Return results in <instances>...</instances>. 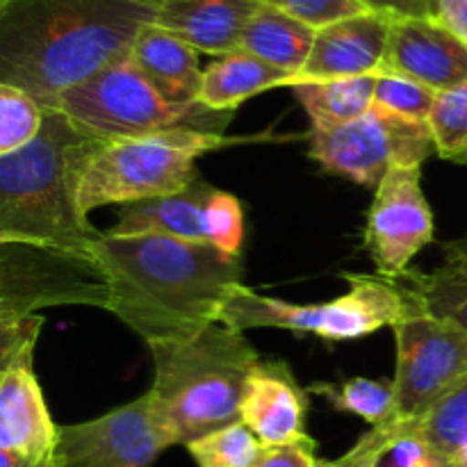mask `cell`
<instances>
[{
	"instance_id": "20",
	"label": "cell",
	"mask_w": 467,
	"mask_h": 467,
	"mask_svg": "<svg viewBox=\"0 0 467 467\" xmlns=\"http://www.w3.org/2000/svg\"><path fill=\"white\" fill-rule=\"evenodd\" d=\"M292 82L295 78L290 73L263 62L255 55L235 50L203 68L199 103L213 112H235L244 100L276 87L290 89Z\"/></svg>"
},
{
	"instance_id": "22",
	"label": "cell",
	"mask_w": 467,
	"mask_h": 467,
	"mask_svg": "<svg viewBox=\"0 0 467 467\" xmlns=\"http://www.w3.org/2000/svg\"><path fill=\"white\" fill-rule=\"evenodd\" d=\"M377 76L299 82L292 87V94L313 128H337L365 117L374 108Z\"/></svg>"
},
{
	"instance_id": "18",
	"label": "cell",
	"mask_w": 467,
	"mask_h": 467,
	"mask_svg": "<svg viewBox=\"0 0 467 467\" xmlns=\"http://www.w3.org/2000/svg\"><path fill=\"white\" fill-rule=\"evenodd\" d=\"M213 194L214 187L199 176L178 194L121 205L117 223L105 233L119 237L155 235L185 242H208L205 210Z\"/></svg>"
},
{
	"instance_id": "26",
	"label": "cell",
	"mask_w": 467,
	"mask_h": 467,
	"mask_svg": "<svg viewBox=\"0 0 467 467\" xmlns=\"http://www.w3.org/2000/svg\"><path fill=\"white\" fill-rule=\"evenodd\" d=\"M46 108L27 91L0 82V155L26 149L44 130Z\"/></svg>"
},
{
	"instance_id": "30",
	"label": "cell",
	"mask_w": 467,
	"mask_h": 467,
	"mask_svg": "<svg viewBox=\"0 0 467 467\" xmlns=\"http://www.w3.org/2000/svg\"><path fill=\"white\" fill-rule=\"evenodd\" d=\"M374 467H450V463L418 431V422L392 420Z\"/></svg>"
},
{
	"instance_id": "17",
	"label": "cell",
	"mask_w": 467,
	"mask_h": 467,
	"mask_svg": "<svg viewBox=\"0 0 467 467\" xmlns=\"http://www.w3.org/2000/svg\"><path fill=\"white\" fill-rule=\"evenodd\" d=\"M255 9L251 0H160L153 23L199 53L223 57L240 50Z\"/></svg>"
},
{
	"instance_id": "39",
	"label": "cell",
	"mask_w": 467,
	"mask_h": 467,
	"mask_svg": "<svg viewBox=\"0 0 467 467\" xmlns=\"http://www.w3.org/2000/svg\"><path fill=\"white\" fill-rule=\"evenodd\" d=\"M429 3H431V5H433V7H436V0H429ZM436 12H438V9H436Z\"/></svg>"
},
{
	"instance_id": "16",
	"label": "cell",
	"mask_w": 467,
	"mask_h": 467,
	"mask_svg": "<svg viewBox=\"0 0 467 467\" xmlns=\"http://www.w3.org/2000/svg\"><path fill=\"white\" fill-rule=\"evenodd\" d=\"M306 390L285 360H260L251 372L240 406V420L265 447L290 445L306 433Z\"/></svg>"
},
{
	"instance_id": "1",
	"label": "cell",
	"mask_w": 467,
	"mask_h": 467,
	"mask_svg": "<svg viewBox=\"0 0 467 467\" xmlns=\"http://www.w3.org/2000/svg\"><path fill=\"white\" fill-rule=\"evenodd\" d=\"M96 255L112 290L108 310L149 347L187 340L222 322L231 296L244 287L242 258L208 242L103 233Z\"/></svg>"
},
{
	"instance_id": "9",
	"label": "cell",
	"mask_w": 467,
	"mask_h": 467,
	"mask_svg": "<svg viewBox=\"0 0 467 467\" xmlns=\"http://www.w3.org/2000/svg\"><path fill=\"white\" fill-rule=\"evenodd\" d=\"M112 290L99 255L55 246L0 242V324L55 306L109 308Z\"/></svg>"
},
{
	"instance_id": "19",
	"label": "cell",
	"mask_w": 467,
	"mask_h": 467,
	"mask_svg": "<svg viewBox=\"0 0 467 467\" xmlns=\"http://www.w3.org/2000/svg\"><path fill=\"white\" fill-rule=\"evenodd\" d=\"M132 59L150 85L176 105H196L203 85L199 50L155 23L137 35L130 48Z\"/></svg>"
},
{
	"instance_id": "4",
	"label": "cell",
	"mask_w": 467,
	"mask_h": 467,
	"mask_svg": "<svg viewBox=\"0 0 467 467\" xmlns=\"http://www.w3.org/2000/svg\"><path fill=\"white\" fill-rule=\"evenodd\" d=\"M149 349L155 365L149 397L171 447H187L240 420L246 383L260 363L244 333L214 322L199 336Z\"/></svg>"
},
{
	"instance_id": "21",
	"label": "cell",
	"mask_w": 467,
	"mask_h": 467,
	"mask_svg": "<svg viewBox=\"0 0 467 467\" xmlns=\"http://www.w3.org/2000/svg\"><path fill=\"white\" fill-rule=\"evenodd\" d=\"M317 30L272 7H260L246 23L240 50L255 55L263 62L296 76L313 50ZM295 85V82H292Z\"/></svg>"
},
{
	"instance_id": "15",
	"label": "cell",
	"mask_w": 467,
	"mask_h": 467,
	"mask_svg": "<svg viewBox=\"0 0 467 467\" xmlns=\"http://www.w3.org/2000/svg\"><path fill=\"white\" fill-rule=\"evenodd\" d=\"M392 14L369 12L319 27L295 85L336 78L377 76L386 59ZM292 85V87H295ZM290 87V89H292Z\"/></svg>"
},
{
	"instance_id": "6",
	"label": "cell",
	"mask_w": 467,
	"mask_h": 467,
	"mask_svg": "<svg viewBox=\"0 0 467 467\" xmlns=\"http://www.w3.org/2000/svg\"><path fill=\"white\" fill-rule=\"evenodd\" d=\"M223 132L169 130L140 140L103 141L87 162L78 190L85 217L103 205H130L187 190L199 178L196 160L237 144Z\"/></svg>"
},
{
	"instance_id": "40",
	"label": "cell",
	"mask_w": 467,
	"mask_h": 467,
	"mask_svg": "<svg viewBox=\"0 0 467 467\" xmlns=\"http://www.w3.org/2000/svg\"><path fill=\"white\" fill-rule=\"evenodd\" d=\"M3 3H7V0H0V5H3Z\"/></svg>"
},
{
	"instance_id": "34",
	"label": "cell",
	"mask_w": 467,
	"mask_h": 467,
	"mask_svg": "<svg viewBox=\"0 0 467 467\" xmlns=\"http://www.w3.org/2000/svg\"><path fill=\"white\" fill-rule=\"evenodd\" d=\"M388 429H390V422L372 427L347 454L336 461H322V467H374V461L388 438Z\"/></svg>"
},
{
	"instance_id": "32",
	"label": "cell",
	"mask_w": 467,
	"mask_h": 467,
	"mask_svg": "<svg viewBox=\"0 0 467 467\" xmlns=\"http://www.w3.org/2000/svg\"><path fill=\"white\" fill-rule=\"evenodd\" d=\"M260 7H272L306 26L319 27L331 26V23L342 21V18L358 16V14L369 12L363 0H251Z\"/></svg>"
},
{
	"instance_id": "14",
	"label": "cell",
	"mask_w": 467,
	"mask_h": 467,
	"mask_svg": "<svg viewBox=\"0 0 467 467\" xmlns=\"http://www.w3.org/2000/svg\"><path fill=\"white\" fill-rule=\"evenodd\" d=\"M59 427L35 374V351L0 360V450L55 463Z\"/></svg>"
},
{
	"instance_id": "7",
	"label": "cell",
	"mask_w": 467,
	"mask_h": 467,
	"mask_svg": "<svg viewBox=\"0 0 467 467\" xmlns=\"http://www.w3.org/2000/svg\"><path fill=\"white\" fill-rule=\"evenodd\" d=\"M349 292L324 304H292L240 287L226 304L222 322L237 331L285 328L313 333L331 342L358 340L379 328L395 327L404 315V290L397 278L345 274Z\"/></svg>"
},
{
	"instance_id": "35",
	"label": "cell",
	"mask_w": 467,
	"mask_h": 467,
	"mask_svg": "<svg viewBox=\"0 0 467 467\" xmlns=\"http://www.w3.org/2000/svg\"><path fill=\"white\" fill-rule=\"evenodd\" d=\"M374 12H386L392 16H438L436 7L429 0H363Z\"/></svg>"
},
{
	"instance_id": "8",
	"label": "cell",
	"mask_w": 467,
	"mask_h": 467,
	"mask_svg": "<svg viewBox=\"0 0 467 467\" xmlns=\"http://www.w3.org/2000/svg\"><path fill=\"white\" fill-rule=\"evenodd\" d=\"M397 281L404 290V315L392 327L397 342L395 420L420 422L467 377V331L433 315L409 283Z\"/></svg>"
},
{
	"instance_id": "29",
	"label": "cell",
	"mask_w": 467,
	"mask_h": 467,
	"mask_svg": "<svg viewBox=\"0 0 467 467\" xmlns=\"http://www.w3.org/2000/svg\"><path fill=\"white\" fill-rule=\"evenodd\" d=\"M441 91L395 73H379L374 105L410 121H429Z\"/></svg>"
},
{
	"instance_id": "11",
	"label": "cell",
	"mask_w": 467,
	"mask_h": 467,
	"mask_svg": "<svg viewBox=\"0 0 467 467\" xmlns=\"http://www.w3.org/2000/svg\"><path fill=\"white\" fill-rule=\"evenodd\" d=\"M169 447L146 392L100 418L59 427L55 467H150Z\"/></svg>"
},
{
	"instance_id": "24",
	"label": "cell",
	"mask_w": 467,
	"mask_h": 467,
	"mask_svg": "<svg viewBox=\"0 0 467 467\" xmlns=\"http://www.w3.org/2000/svg\"><path fill=\"white\" fill-rule=\"evenodd\" d=\"M322 395L333 409L365 420L369 427H381L395 420V383L354 377L340 383H315L308 388Z\"/></svg>"
},
{
	"instance_id": "3",
	"label": "cell",
	"mask_w": 467,
	"mask_h": 467,
	"mask_svg": "<svg viewBox=\"0 0 467 467\" xmlns=\"http://www.w3.org/2000/svg\"><path fill=\"white\" fill-rule=\"evenodd\" d=\"M100 144L59 109H46L39 137L0 155V242L94 254L103 233L82 214L78 190Z\"/></svg>"
},
{
	"instance_id": "38",
	"label": "cell",
	"mask_w": 467,
	"mask_h": 467,
	"mask_svg": "<svg viewBox=\"0 0 467 467\" xmlns=\"http://www.w3.org/2000/svg\"><path fill=\"white\" fill-rule=\"evenodd\" d=\"M447 463H450V467H467V442L456 454H451V459Z\"/></svg>"
},
{
	"instance_id": "10",
	"label": "cell",
	"mask_w": 467,
	"mask_h": 467,
	"mask_svg": "<svg viewBox=\"0 0 467 467\" xmlns=\"http://www.w3.org/2000/svg\"><path fill=\"white\" fill-rule=\"evenodd\" d=\"M436 153L429 121H410L374 105L337 128H313L310 158L333 176L374 187L395 167H422Z\"/></svg>"
},
{
	"instance_id": "5",
	"label": "cell",
	"mask_w": 467,
	"mask_h": 467,
	"mask_svg": "<svg viewBox=\"0 0 467 467\" xmlns=\"http://www.w3.org/2000/svg\"><path fill=\"white\" fill-rule=\"evenodd\" d=\"M55 109L100 141L140 140L169 130L222 132L233 112H213L164 99L140 71L130 53L59 96Z\"/></svg>"
},
{
	"instance_id": "13",
	"label": "cell",
	"mask_w": 467,
	"mask_h": 467,
	"mask_svg": "<svg viewBox=\"0 0 467 467\" xmlns=\"http://www.w3.org/2000/svg\"><path fill=\"white\" fill-rule=\"evenodd\" d=\"M381 73L454 89L467 82V44L441 16H392Z\"/></svg>"
},
{
	"instance_id": "2",
	"label": "cell",
	"mask_w": 467,
	"mask_h": 467,
	"mask_svg": "<svg viewBox=\"0 0 467 467\" xmlns=\"http://www.w3.org/2000/svg\"><path fill=\"white\" fill-rule=\"evenodd\" d=\"M160 0H7L0 5V82L55 109L59 96L130 53Z\"/></svg>"
},
{
	"instance_id": "12",
	"label": "cell",
	"mask_w": 467,
	"mask_h": 467,
	"mask_svg": "<svg viewBox=\"0 0 467 467\" xmlns=\"http://www.w3.org/2000/svg\"><path fill=\"white\" fill-rule=\"evenodd\" d=\"M365 249L379 276L400 278L433 242V213L422 190V167H395L374 192Z\"/></svg>"
},
{
	"instance_id": "31",
	"label": "cell",
	"mask_w": 467,
	"mask_h": 467,
	"mask_svg": "<svg viewBox=\"0 0 467 467\" xmlns=\"http://www.w3.org/2000/svg\"><path fill=\"white\" fill-rule=\"evenodd\" d=\"M205 233L210 244L222 254L240 258L244 244V208L235 194L214 190L205 210Z\"/></svg>"
},
{
	"instance_id": "33",
	"label": "cell",
	"mask_w": 467,
	"mask_h": 467,
	"mask_svg": "<svg viewBox=\"0 0 467 467\" xmlns=\"http://www.w3.org/2000/svg\"><path fill=\"white\" fill-rule=\"evenodd\" d=\"M254 467H322V461L315 456V441L308 436L290 445L265 447Z\"/></svg>"
},
{
	"instance_id": "23",
	"label": "cell",
	"mask_w": 467,
	"mask_h": 467,
	"mask_svg": "<svg viewBox=\"0 0 467 467\" xmlns=\"http://www.w3.org/2000/svg\"><path fill=\"white\" fill-rule=\"evenodd\" d=\"M409 283L429 310L467 331V235L445 244V260L429 274L406 272Z\"/></svg>"
},
{
	"instance_id": "28",
	"label": "cell",
	"mask_w": 467,
	"mask_h": 467,
	"mask_svg": "<svg viewBox=\"0 0 467 467\" xmlns=\"http://www.w3.org/2000/svg\"><path fill=\"white\" fill-rule=\"evenodd\" d=\"M429 126L436 153L454 164H467V82L438 94Z\"/></svg>"
},
{
	"instance_id": "25",
	"label": "cell",
	"mask_w": 467,
	"mask_h": 467,
	"mask_svg": "<svg viewBox=\"0 0 467 467\" xmlns=\"http://www.w3.org/2000/svg\"><path fill=\"white\" fill-rule=\"evenodd\" d=\"M199 467H254L265 445L242 420L187 445Z\"/></svg>"
},
{
	"instance_id": "37",
	"label": "cell",
	"mask_w": 467,
	"mask_h": 467,
	"mask_svg": "<svg viewBox=\"0 0 467 467\" xmlns=\"http://www.w3.org/2000/svg\"><path fill=\"white\" fill-rule=\"evenodd\" d=\"M0 467H55V463H39V461H32L27 456L16 454V451L0 450Z\"/></svg>"
},
{
	"instance_id": "27",
	"label": "cell",
	"mask_w": 467,
	"mask_h": 467,
	"mask_svg": "<svg viewBox=\"0 0 467 467\" xmlns=\"http://www.w3.org/2000/svg\"><path fill=\"white\" fill-rule=\"evenodd\" d=\"M418 431L447 461L467 442V377L418 422Z\"/></svg>"
},
{
	"instance_id": "36",
	"label": "cell",
	"mask_w": 467,
	"mask_h": 467,
	"mask_svg": "<svg viewBox=\"0 0 467 467\" xmlns=\"http://www.w3.org/2000/svg\"><path fill=\"white\" fill-rule=\"evenodd\" d=\"M438 16L467 44V0H436Z\"/></svg>"
}]
</instances>
